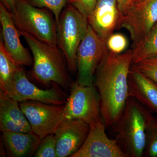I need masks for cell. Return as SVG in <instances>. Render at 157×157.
Segmentation results:
<instances>
[{
	"mask_svg": "<svg viewBox=\"0 0 157 157\" xmlns=\"http://www.w3.org/2000/svg\"><path fill=\"white\" fill-rule=\"evenodd\" d=\"M33 55L32 76L43 84L54 82L63 88L71 85L64 59L58 47L42 42L24 32H20Z\"/></svg>",
	"mask_w": 157,
	"mask_h": 157,
	"instance_id": "obj_3",
	"label": "cell"
},
{
	"mask_svg": "<svg viewBox=\"0 0 157 157\" xmlns=\"http://www.w3.org/2000/svg\"><path fill=\"white\" fill-rule=\"evenodd\" d=\"M98 1V0H68L67 4L75 7L87 19L94 9Z\"/></svg>",
	"mask_w": 157,
	"mask_h": 157,
	"instance_id": "obj_25",
	"label": "cell"
},
{
	"mask_svg": "<svg viewBox=\"0 0 157 157\" xmlns=\"http://www.w3.org/2000/svg\"><path fill=\"white\" fill-rule=\"evenodd\" d=\"M11 15L20 32L27 33L43 42L57 46V24L53 13L47 9L35 7L26 0H15Z\"/></svg>",
	"mask_w": 157,
	"mask_h": 157,
	"instance_id": "obj_4",
	"label": "cell"
},
{
	"mask_svg": "<svg viewBox=\"0 0 157 157\" xmlns=\"http://www.w3.org/2000/svg\"><path fill=\"white\" fill-rule=\"evenodd\" d=\"M121 16L117 0H98L87 20L92 28L106 43L118 27Z\"/></svg>",
	"mask_w": 157,
	"mask_h": 157,
	"instance_id": "obj_14",
	"label": "cell"
},
{
	"mask_svg": "<svg viewBox=\"0 0 157 157\" xmlns=\"http://www.w3.org/2000/svg\"><path fill=\"white\" fill-rule=\"evenodd\" d=\"M133 47L132 63L157 55V23L147 36Z\"/></svg>",
	"mask_w": 157,
	"mask_h": 157,
	"instance_id": "obj_18",
	"label": "cell"
},
{
	"mask_svg": "<svg viewBox=\"0 0 157 157\" xmlns=\"http://www.w3.org/2000/svg\"><path fill=\"white\" fill-rule=\"evenodd\" d=\"M90 126L84 143L72 157H128L116 139L107 136L102 117Z\"/></svg>",
	"mask_w": 157,
	"mask_h": 157,
	"instance_id": "obj_11",
	"label": "cell"
},
{
	"mask_svg": "<svg viewBox=\"0 0 157 157\" xmlns=\"http://www.w3.org/2000/svg\"><path fill=\"white\" fill-rule=\"evenodd\" d=\"M135 0H117L119 9L121 15H123L135 2Z\"/></svg>",
	"mask_w": 157,
	"mask_h": 157,
	"instance_id": "obj_26",
	"label": "cell"
},
{
	"mask_svg": "<svg viewBox=\"0 0 157 157\" xmlns=\"http://www.w3.org/2000/svg\"><path fill=\"white\" fill-rule=\"evenodd\" d=\"M0 129L2 132H33L18 101L0 90Z\"/></svg>",
	"mask_w": 157,
	"mask_h": 157,
	"instance_id": "obj_15",
	"label": "cell"
},
{
	"mask_svg": "<svg viewBox=\"0 0 157 157\" xmlns=\"http://www.w3.org/2000/svg\"><path fill=\"white\" fill-rule=\"evenodd\" d=\"M157 23V0H138L121 15L118 27L126 29L133 46L147 36Z\"/></svg>",
	"mask_w": 157,
	"mask_h": 157,
	"instance_id": "obj_10",
	"label": "cell"
},
{
	"mask_svg": "<svg viewBox=\"0 0 157 157\" xmlns=\"http://www.w3.org/2000/svg\"><path fill=\"white\" fill-rule=\"evenodd\" d=\"M7 52L2 40L0 41V89L10 83L20 67Z\"/></svg>",
	"mask_w": 157,
	"mask_h": 157,
	"instance_id": "obj_19",
	"label": "cell"
},
{
	"mask_svg": "<svg viewBox=\"0 0 157 157\" xmlns=\"http://www.w3.org/2000/svg\"><path fill=\"white\" fill-rule=\"evenodd\" d=\"M0 22L2 27L1 40L7 52L19 66H33V56L21 42L20 34L12 20L11 12L2 3H0Z\"/></svg>",
	"mask_w": 157,
	"mask_h": 157,
	"instance_id": "obj_13",
	"label": "cell"
},
{
	"mask_svg": "<svg viewBox=\"0 0 157 157\" xmlns=\"http://www.w3.org/2000/svg\"><path fill=\"white\" fill-rule=\"evenodd\" d=\"M133 57L132 50L116 54L107 49L96 70L94 84L100 95L101 116L106 128L114 127L123 113Z\"/></svg>",
	"mask_w": 157,
	"mask_h": 157,
	"instance_id": "obj_1",
	"label": "cell"
},
{
	"mask_svg": "<svg viewBox=\"0 0 157 157\" xmlns=\"http://www.w3.org/2000/svg\"><path fill=\"white\" fill-rule=\"evenodd\" d=\"M153 113L132 97H128L122 115L114 126L116 140L124 148L128 157L144 156L147 131Z\"/></svg>",
	"mask_w": 157,
	"mask_h": 157,
	"instance_id": "obj_2",
	"label": "cell"
},
{
	"mask_svg": "<svg viewBox=\"0 0 157 157\" xmlns=\"http://www.w3.org/2000/svg\"><path fill=\"white\" fill-rule=\"evenodd\" d=\"M89 23L72 5L62 11L57 25V46L61 50L72 74L77 72V52L87 33Z\"/></svg>",
	"mask_w": 157,
	"mask_h": 157,
	"instance_id": "obj_5",
	"label": "cell"
},
{
	"mask_svg": "<svg viewBox=\"0 0 157 157\" xmlns=\"http://www.w3.org/2000/svg\"><path fill=\"white\" fill-rule=\"evenodd\" d=\"M128 45V39L123 34L113 33L106 42L107 49L116 54L122 53L126 49Z\"/></svg>",
	"mask_w": 157,
	"mask_h": 157,
	"instance_id": "obj_24",
	"label": "cell"
},
{
	"mask_svg": "<svg viewBox=\"0 0 157 157\" xmlns=\"http://www.w3.org/2000/svg\"><path fill=\"white\" fill-rule=\"evenodd\" d=\"M19 104L32 132L40 140L47 135L54 134L65 119V104L52 105L32 101H23Z\"/></svg>",
	"mask_w": 157,
	"mask_h": 157,
	"instance_id": "obj_8",
	"label": "cell"
},
{
	"mask_svg": "<svg viewBox=\"0 0 157 157\" xmlns=\"http://www.w3.org/2000/svg\"><path fill=\"white\" fill-rule=\"evenodd\" d=\"M2 90L19 103L32 101L62 105L67 102L65 95L57 87L53 86L49 89L43 90L32 83L27 77L25 70L20 67L10 83Z\"/></svg>",
	"mask_w": 157,
	"mask_h": 157,
	"instance_id": "obj_9",
	"label": "cell"
},
{
	"mask_svg": "<svg viewBox=\"0 0 157 157\" xmlns=\"http://www.w3.org/2000/svg\"><path fill=\"white\" fill-rule=\"evenodd\" d=\"M90 128L83 121L65 119L54 133L57 157H72L76 153L85 141Z\"/></svg>",
	"mask_w": 157,
	"mask_h": 157,
	"instance_id": "obj_12",
	"label": "cell"
},
{
	"mask_svg": "<svg viewBox=\"0 0 157 157\" xmlns=\"http://www.w3.org/2000/svg\"><path fill=\"white\" fill-rule=\"evenodd\" d=\"M144 156L157 157V116H153L147 128Z\"/></svg>",
	"mask_w": 157,
	"mask_h": 157,
	"instance_id": "obj_20",
	"label": "cell"
},
{
	"mask_svg": "<svg viewBox=\"0 0 157 157\" xmlns=\"http://www.w3.org/2000/svg\"><path fill=\"white\" fill-rule=\"evenodd\" d=\"M70 93L65 104L66 119L79 120L89 125L101 118V100L94 85L84 86L77 82L70 85Z\"/></svg>",
	"mask_w": 157,
	"mask_h": 157,
	"instance_id": "obj_6",
	"label": "cell"
},
{
	"mask_svg": "<svg viewBox=\"0 0 157 157\" xmlns=\"http://www.w3.org/2000/svg\"><path fill=\"white\" fill-rule=\"evenodd\" d=\"M2 132L5 147L8 155L11 157L32 156L41 141L33 132Z\"/></svg>",
	"mask_w": 157,
	"mask_h": 157,
	"instance_id": "obj_17",
	"label": "cell"
},
{
	"mask_svg": "<svg viewBox=\"0 0 157 157\" xmlns=\"http://www.w3.org/2000/svg\"><path fill=\"white\" fill-rule=\"evenodd\" d=\"M35 7L45 8L50 10L54 15L58 24L60 16L68 0H26Z\"/></svg>",
	"mask_w": 157,
	"mask_h": 157,
	"instance_id": "obj_22",
	"label": "cell"
},
{
	"mask_svg": "<svg viewBox=\"0 0 157 157\" xmlns=\"http://www.w3.org/2000/svg\"><path fill=\"white\" fill-rule=\"evenodd\" d=\"M107 50L106 42L89 24L77 52V80L84 86L94 84L95 73Z\"/></svg>",
	"mask_w": 157,
	"mask_h": 157,
	"instance_id": "obj_7",
	"label": "cell"
},
{
	"mask_svg": "<svg viewBox=\"0 0 157 157\" xmlns=\"http://www.w3.org/2000/svg\"><path fill=\"white\" fill-rule=\"evenodd\" d=\"M15 0H1V3L9 12H13L15 9Z\"/></svg>",
	"mask_w": 157,
	"mask_h": 157,
	"instance_id": "obj_27",
	"label": "cell"
},
{
	"mask_svg": "<svg viewBox=\"0 0 157 157\" xmlns=\"http://www.w3.org/2000/svg\"><path fill=\"white\" fill-rule=\"evenodd\" d=\"M128 97L157 114V83L132 67L128 76Z\"/></svg>",
	"mask_w": 157,
	"mask_h": 157,
	"instance_id": "obj_16",
	"label": "cell"
},
{
	"mask_svg": "<svg viewBox=\"0 0 157 157\" xmlns=\"http://www.w3.org/2000/svg\"><path fill=\"white\" fill-rule=\"evenodd\" d=\"M132 67L157 84V55L132 63Z\"/></svg>",
	"mask_w": 157,
	"mask_h": 157,
	"instance_id": "obj_21",
	"label": "cell"
},
{
	"mask_svg": "<svg viewBox=\"0 0 157 157\" xmlns=\"http://www.w3.org/2000/svg\"><path fill=\"white\" fill-rule=\"evenodd\" d=\"M138 1V0H135V2H136V1Z\"/></svg>",
	"mask_w": 157,
	"mask_h": 157,
	"instance_id": "obj_28",
	"label": "cell"
},
{
	"mask_svg": "<svg viewBox=\"0 0 157 157\" xmlns=\"http://www.w3.org/2000/svg\"><path fill=\"white\" fill-rule=\"evenodd\" d=\"M34 157H57L56 140L54 134L47 135L40 141Z\"/></svg>",
	"mask_w": 157,
	"mask_h": 157,
	"instance_id": "obj_23",
	"label": "cell"
}]
</instances>
